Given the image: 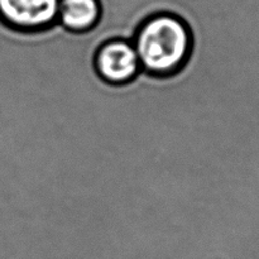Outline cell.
<instances>
[{
    "instance_id": "cell-4",
    "label": "cell",
    "mask_w": 259,
    "mask_h": 259,
    "mask_svg": "<svg viewBox=\"0 0 259 259\" xmlns=\"http://www.w3.org/2000/svg\"><path fill=\"white\" fill-rule=\"evenodd\" d=\"M103 0H61L57 24L72 33H86L103 18Z\"/></svg>"
},
{
    "instance_id": "cell-1",
    "label": "cell",
    "mask_w": 259,
    "mask_h": 259,
    "mask_svg": "<svg viewBox=\"0 0 259 259\" xmlns=\"http://www.w3.org/2000/svg\"><path fill=\"white\" fill-rule=\"evenodd\" d=\"M142 72L154 77L179 73L192 52V32L176 13L158 12L139 24L133 39Z\"/></svg>"
},
{
    "instance_id": "cell-2",
    "label": "cell",
    "mask_w": 259,
    "mask_h": 259,
    "mask_svg": "<svg viewBox=\"0 0 259 259\" xmlns=\"http://www.w3.org/2000/svg\"><path fill=\"white\" fill-rule=\"evenodd\" d=\"M61 0H0V23L20 33L43 32L58 22Z\"/></svg>"
},
{
    "instance_id": "cell-3",
    "label": "cell",
    "mask_w": 259,
    "mask_h": 259,
    "mask_svg": "<svg viewBox=\"0 0 259 259\" xmlns=\"http://www.w3.org/2000/svg\"><path fill=\"white\" fill-rule=\"evenodd\" d=\"M94 65L99 77L110 85H125L142 71L132 40L119 38L108 40L98 48Z\"/></svg>"
}]
</instances>
